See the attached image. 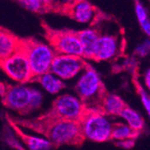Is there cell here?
I'll list each match as a JSON object with an SVG mask.
<instances>
[{
    "mask_svg": "<svg viewBox=\"0 0 150 150\" xmlns=\"http://www.w3.org/2000/svg\"><path fill=\"white\" fill-rule=\"evenodd\" d=\"M77 35L82 45V49H83L82 58L93 59L94 47L100 37L99 32L94 29H87L78 31Z\"/></svg>",
    "mask_w": 150,
    "mask_h": 150,
    "instance_id": "5bb4252c",
    "label": "cell"
},
{
    "mask_svg": "<svg viewBox=\"0 0 150 150\" xmlns=\"http://www.w3.org/2000/svg\"><path fill=\"white\" fill-rule=\"evenodd\" d=\"M76 90L80 101L86 108L103 113V100L108 92L98 74L90 65H87L85 74L78 80Z\"/></svg>",
    "mask_w": 150,
    "mask_h": 150,
    "instance_id": "7a4b0ae2",
    "label": "cell"
},
{
    "mask_svg": "<svg viewBox=\"0 0 150 150\" xmlns=\"http://www.w3.org/2000/svg\"><path fill=\"white\" fill-rule=\"evenodd\" d=\"M34 82L39 83L48 93L52 94L59 93L66 87L63 82L60 79L54 76V75L50 72L33 78L30 83H34Z\"/></svg>",
    "mask_w": 150,
    "mask_h": 150,
    "instance_id": "2e32d148",
    "label": "cell"
},
{
    "mask_svg": "<svg viewBox=\"0 0 150 150\" xmlns=\"http://www.w3.org/2000/svg\"><path fill=\"white\" fill-rule=\"evenodd\" d=\"M0 69L20 85L30 83L33 78L28 59L19 48L13 55L0 62Z\"/></svg>",
    "mask_w": 150,
    "mask_h": 150,
    "instance_id": "ba28073f",
    "label": "cell"
},
{
    "mask_svg": "<svg viewBox=\"0 0 150 150\" xmlns=\"http://www.w3.org/2000/svg\"><path fill=\"white\" fill-rule=\"evenodd\" d=\"M19 49L28 59L33 78L50 73L51 63L57 55L50 46L33 37H20Z\"/></svg>",
    "mask_w": 150,
    "mask_h": 150,
    "instance_id": "3957f363",
    "label": "cell"
},
{
    "mask_svg": "<svg viewBox=\"0 0 150 150\" xmlns=\"http://www.w3.org/2000/svg\"><path fill=\"white\" fill-rule=\"evenodd\" d=\"M128 105L125 102L122 100L120 96L116 94L107 93L103 100V112L104 114H111V115H120L122 111Z\"/></svg>",
    "mask_w": 150,
    "mask_h": 150,
    "instance_id": "e0dca14e",
    "label": "cell"
},
{
    "mask_svg": "<svg viewBox=\"0 0 150 150\" xmlns=\"http://www.w3.org/2000/svg\"><path fill=\"white\" fill-rule=\"evenodd\" d=\"M20 36L0 25V62L13 55L19 48Z\"/></svg>",
    "mask_w": 150,
    "mask_h": 150,
    "instance_id": "7c38bea8",
    "label": "cell"
},
{
    "mask_svg": "<svg viewBox=\"0 0 150 150\" xmlns=\"http://www.w3.org/2000/svg\"><path fill=\"white\" fill-rule=\"evenodd\" d=\"M89 110L80 99L70 94H63L52 102L51 107L43 115L52 119L83 120Z\"/></svg>",
    "mask_w": 150,
    "mask_h": 150,
    "instance_id": "5b68a950",
    "label": "cell"
},
{
    "mask_svg": "<svg viewBox=\"0 0 150 150\" xmlns=\"http://www.w3.org/2000/svg\"><path fill=\"white\" fill-rule=\"evenodd\" d=\"M16 3L23 8L35 13H56L59 6V1L50 0H22Z\"/></svg>",
    "mask_w": 150,
    "mask_h": 150,
    "instance_id": "9a60e30c",
    "label": "cell"
},
{
    "mask_svg": "<svg viewBox=\"0 0 150 150\" xmlns=\"http://www.w3.org/2000/svg\"><path fill=\"white\" fill-rule=\"evenodd\" d=\"M94 6L87 1L59 2L57 13L66 16L78 23H89L98 20L100 13Z\"/></svg>",
    "mask_w": 150,
    "mask_h": 150,
    "instance_id": "9c48e42d",
    "label": "cell"
},
{
    "mask_svg": "<svg viewBox=\"0 0 150 150\" xmlns=\"http://www.w3.org/2000/svg\"><path fill=\"white\" fill-rule=\"evenodd\" d=\"M136 13H137V16L140 23L147 20L146 12L139 2H136Z\"/></svg>",
    "mask_w": 150,
    "mask_h": 150,
    "instance_id": "ffe728a7",
    "label": "cell"
},
{
    "mask_svg": "<svg viewBox=\"0 0 150 150\" xmlns=\"http://www.w3.org/2000/svg\"><path fill=\"white\" fill-rule=\"evenodd\" d=\"M149 52H150V42H146L137 49V53H139V55L143 57H145Z\"/></svg>",
    "mask_w": 150,
    "mask_h": 150,
    "instance_id": "7402d4cb",
    "label": "cell"
},
{
    "mask_svg": "<svg viewBox=\"0 0 150 150\" xmlns=\"http://www.w3.org/2000/svg\"><path fill=\"white\" fill-rule=\"evenodd\" d=\"M139 93H140V96L142 99V103L146 108V110L147 111L148 115L150 116V98L146 95V93L139 87Z\"/></svg>",
    "mask_w": 150,
    "mask_h": 150,
    "instance_id": "44dd1931",
    "label": "cell"
},
{
    "mask_svg": "<svg viewBox=\"0 0 150 150\" xmlns=\"http://www.w3.org/2000/svg\"><path fill=\"white\" fill-rule=\"evenodd\" d=\"M140 24H141V27H142V29L144 30V32H145L148 36H150V21L147 19L146 21L141 23Z\"/></svg>",
    "mask_w": 150,
    "mask_h": 150,
    "instance_id": "cb8c5ba5",
    "label": "cell"
},
{
    "mask_svg": "<svg viewBox=\"0 0 150 150\" xmlns=\"http://www.w3.org/2000/svg\"><path fill=\"white\" fill-rule=\"evenodd\" d=\"M32 94L33 88L23 85L13 86L5 83V90L0 97L5 107L24 115L33 112Z\"/></svg>",
    "mask_w": 150,
    "mask_h": 150,
    "instance_id": "8992f818",
    "label": "cell"
},
{
    "mask_svg": "<svg viewBox=\"0 0 150 150\" xmlns=\"http://www.w3.org/2000/svg\"><path fill=\"white\" fill-rule=\"evenodd\" d=\"M87 65L81 57L56 55L51 63L50 72L61 79H70L76 76L83 69H86Z\"/></svg>",
    "mask_w": 150,
    "mask_h": 150,
    "instance_id": "30bf717a",
    "label": "cell"
},
{
    "mask_svg": "<svg viewBox=\"0 0 150 150\" xmlns=\"http://www.w3.org/2000/svg\"><path fill=\"white\" fill-rule=\"evenodd\" d=\"M119 49L118 39L114 35H100L93 50V60L103 61L113 58Z\"/></svg>",
    "mask_w": 150,
    "mask_h": 150,
    "instance_id": "8fae6325",
    "label": "cell"
},
{
    "mask_svg": "<svg viewBox=\"0 0 150 150\" xmlns=\"http://www.w3.org/2000/svg\"><path fill=\"white\" fill-rule=\"evenodd\" d=\"M6 118L19 127L43 135L54 147L64 145L81 146L86 140L82 120L52 119L43 114L30 120H21L9 115Z\"/></svg>",
    "mask_w": 150,
    "mask_h": 150,
    "instance_id": "6da1fadb",
    "label": "cell"
},
{
    "mask_svg": "<svg viewBox=\"0 0 150 150\" xmlns=\"http://www.w3.org/2000/svg\"><path fill=\"white\" fill-rule=\"evenodd\" d=\"M85 138L94 142L111 140L112 124L103 113L89 110L82 120Z\"/></svg>",
    "mask_w": 150,
    "mask_h": 150,
    "instance_id": "52a82bcc",
    "label": "cell"
},
{
    "mask_svg": "<svg viewBox=\"0 0 150 150\" xmlns=\"http://www.w3.org/2000/svg\"><path fill=\"white\" fill-rule=\"evenodd\" d=\"M140 132L133 130L129 125H125L120 122L112 124V131L111 139H114L117 141L122 140H134L136 138L139 136Z\"/></svg>",
    "mask_w": 150,
    "mask_h": 150,
    "instance_id": "ac0fdd59",
    "label": "cell"
},
{
    "mask_svg": "<svg viewBox=\"0 0 150 150\" xmlns=\"http://www.w3.org/2000/svg\"><path fill=\"white\" fill-rule=\"evenodd\" d=\"M7 120L10 126L13 129V130L16 131V133L21 138L23 142L28 146L30 150H50L51 147H53V145L49 140L26 134L23 130L21 129V127L17 126L9 120Z\"/></svg>",
    "mask_w": 150,
    "mask_h": 150,
    "instance_id": "4fadbf2b",
    "label": "cell"
},
{
    "mask_svg": "<svg viewBox=\"0 0 150 150\" xmlns=\"http://www.w3.org/2000/svg\"><path fill=\"white\" fill-rule=\"evenodd\" d=\"M145 82H146V85L147 88L150 90V69L147 70V72L146 73V76H145Z\"/></svg>",
    "mask_w": 150,
    "mask_h": 150,
    "instance_id": "d4e9b609",
    "label": "cell"
},
{
    "mask_svg": "<svg viewBox=\"0 0 150 150\" xmlns=\"http://www.w3.org/2000/svg\"><path fill=\"white\" fill-rule=\"evenodd\" d=\"M124 120H126L129 123V126L135 131L140 132L144 129V120L142 117L134 110H132L131 108L127 106L120 115Z\"/></svg>",
    "mask_w": 150,
    "mask_h": 150,
    "instance_id": "d6986e66",
    "label": "cell"
},
{
    "mask_svg": "<svg viewBox=\"0 0 150 150\" xmlns=\"http://www.w3.org/2000/svg\"><path fill=\"white\" fill-rule=\"evenodd\" d=\"M44 39L57 55H72L81 57L83 49L77 32L69 29H54L44 20H40Z\"/></svg>",
    "mask_w": 150,
    "mask_h": 150,
    "instance_id": "277c9868",
    "label": "cell"
},
{
    "mask_svg": "<svg viewBox=\"0 0 150 150\" xmlns=\"http://www.w3.org/2000/svg\"><path fill=\"white\" fill-rule=\"evenodd\" d=\"M116 145L119 146L123 147V148H126V149H129V148H131V147L134 146L135 142H134V140H131V139L122 140V141H117L116 142Z\"/></svg>",
    "mask_w": 150,
    "mask_h": 150,
    "instance_id": "603a6c76",
    "label": "cell"
}]
</instances>
